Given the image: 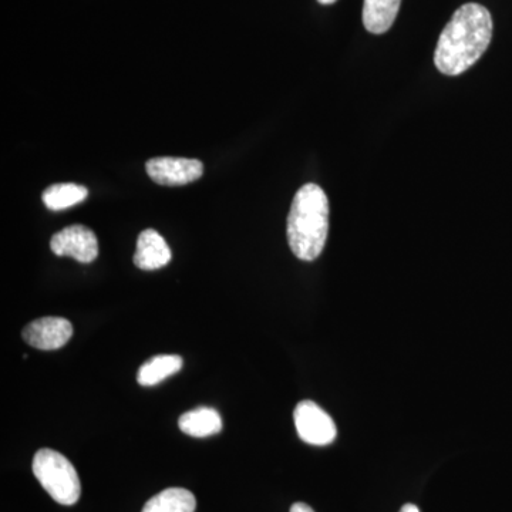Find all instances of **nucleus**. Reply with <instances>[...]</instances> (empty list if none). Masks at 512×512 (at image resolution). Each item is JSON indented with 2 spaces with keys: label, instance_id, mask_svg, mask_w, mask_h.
<instances>
[{
  "label": "nucleus",
  "instance_id": "11",
  "mask_svg": "<svg viewBox=\"0 0 512 512\" xmlns=\"http://www.w3.org/2000/svg\"><path fill=\"white\" fill-rule=\"evenodd\" d=\"M197 500L185 488H167L147 501L141 512H195Z\"/></svg>",
  "mask_w": 512,
  "mask_h": 512
},
{
  "label": "nucleus",
  "instance_id": "13",
  "mask_svg": "<svg viewBox=\"0 0 512 512\" xmlns=\"http://www.w3.org/2000/svg\"><path fill=\"white\" fill-rule=\"evenodd\" d=\"M89 191L77 184H55L43 192L42 200L49 210L63 211L86 200Z\"/></svg>",
  "mask_w": 512,
  "mask_h": 512
},
{
  "label": "nucleus",
  "instance_id": "14",
  "mask_svg": "<svg viewBox=\"0 0 512 512\" xmlns=\"http://www.w3.org/2000/svg\"><path fill=\"white\" fill-rule=\"evenodd\" d=\"M291 512H315L305 503H295L291 507Z\"/></svg>",
  "mask_w": 512,
  "mask_h": 512
},
{
  "label": "nucleus",
  "instance_id": "4",
  "mask_svg": "<svg viewBox=\"0 0 512 512\" xmlns=\"http://www.w3.org/2000/svg\"><path fill=\"white\" fill-rule=\"evenodd\" d=\"M293 419L298 436L312 446H328L338 436L335 421L311 400H305L296 406Z\"/></svg>",
  "mask_w": 512,
  "mask_h": 512
},
{
  "label": "nucleus",
  "instance_id": "9",
  "mask_svg": "<svg viewBox=\"0 0 512 512\" xmlns=\"http://www.w3.org/2000/svg\"><path fill=\"white\" fill-rule=\"evenodd\" d=\"M402 0H365L363 3V25L373 35H383L392 28L399 13Z\"/></svg>",
  "mask_w": 512,
  "mask_h": 512
},
{
  "label": "nucleus",
  "instance_id": "15",
  "mask_svg": "<svg viewBox=\"0 0 512 512\" xmlns=\"http://www.w3.org/2000/svg\"><path fill=\"white\" fill-rule=\"evenodd\" d=\"M400 512H420V510L416 507V505L406 504L403 505V508L400 510Z\"/></svg>",
  "mask_w": 512,
  "mask_h": 512
},
{
  "label": "nucleus",
  "instance_id": "1",
  "mask_svg": "<svg viewBox=\"0 0 512 512\" xmlns=\"http://www.w3.org/2000/svg\"><path fill=\"white\" fill-rule=\"evenodd\" d=\"M493 37V18L487 8L467 3L456 10L441 32L434 63L440 73L458 76L474 66Z\"/></svg>",
  "mask_w": 512,
  "mask_h": 512
},
{
  "label": "nucleus",
  "instance_id": "12",
  "mask_svg": "<svg viewBox=\"0 0 512 512\" xmlns=\"http://www.w3.org/2000/svg\"><path fill=\"white\" fill-rule=\"evenodd\" d=\"M183 359L177 355H160L147 360L138 369L137 382L140 386L150 387L160 384L168 377L180 372Z\"/></svg>",
  "mask_w": 512,
  "mask_h": 512
},
{
  "label": "nucleus",
  "instance_id": "6",
  "mask_svg": "<svg viewBox=\"0 0 512 512\" xmlns=\"http://www.w3.org/2000/svg\"><path fill=\"white\" fill-rule=\"evenodd\" d=\"M50 248L57 256H70L80 264H90L99 256V241L92 229L70 225L50 239Z\"/></svg>",
  "mask_w": 512,
  "mask_h": 512
},
{
  "label": "nucleus",
  "instance_id": "5",
  "mask_svg": "<svg viewBox=\"0 0 512 512\" xmlns=\"http://www.w3.org/2000/svg\"><path fill=\"white\" fill-rule=\"evenodd\" d=\"M146 170L154 183L165 187H180L201 178L204 165L200 160L192 158L156 157L147 161Z\"/></svg>",
  "mask_w": 512,
  "mask_h": 512
},
{
  "label": "nucleus",
  "instance_id": "16",
  "mask_svg": "<svg viewBox=\"0 0 512 512\" xmlns=\"http://www.w3.org/2000/svg\"><path fill=\"white\" fill-rule=\"evenodd\" d=\"M320 5H333V3L338 2V0H318Z\"/></svg>",
  "mask_w": 512,
  "mask_h": 512
},
{
  "label": "nucleus",
  "instance_id": "8",
  "mask_svg": "<svg viewBox=\"0 0 512 512\" xmlns=\"http://www.w3.org/2000/svg\"><path fill=\"white\" fill-rule=\"evenodd\" d=\"M171 249L156 229H146L137 239L134 265L143 271H157L170 264Z\"/></svg>",
  "mask_w": 512,
  "mask_h": 512
},
{
  "label": "nucleus",
  "instance_id": "10",
  "mask_svg": "<svg viewBox=\"0 0 512 512\" xmlns=\"http://www.w3.org/2000/svg\"><path fill=\"white\" fill-rule=\"evenodd\" d=\"M178 427L184 434L191 437L214 436L222 430V419L217 410L210 407H200L183 414L178 420Z\"/></svg>",
  "mask_w": 512,
  "mask_h": 512
},
{
  "label": "nucleus",
  "instance_id": "2",
  "mask_svg": "<svg viewBox=\"0 0 512 512\" xmlns=\"http://www.w3.org/2000/svg\"><path fill=\"white\" fill-rule=\"evenodd\" d=\"M329 232V201L325 191L316 184L303 185L293 198L289 211V247L301 261H315L323 248Z\"/></svg>",
  "mask_w": 512,
  "mask_h": 512
},
{
  "label": "nucleus",
  "instance_id": "7",
  "mask_svg": "<svg viewBox=\"0 0 512 512\" xmlns=\"http://www.w3.org/2000/svg\"><path fill=\"white\" fill-rule=\"evenodd\" d=\"M23 339L32 348L57 350L63 348L73 336V326L64 318H40L29 323L22 333Z\"/></svg>",
  "mask_w": 512,
  "mask_h": 512
},
{
  "label": "nucleus",
  "instance_id": "3",
  "mask_svg": "<svg viewBox=\"0 0 512 512\" xmlns=\"http://www.w3.org/2000/svg\"><path fill=\"white\" fill-rule=\"evenodd\" d=\"M33 474L47 494L62 505H74L82 494L79 474L63 454L42 448L33 458Z\"/></svg>",
  "mask_w": 512,
  "mask_h": 512
}]
</instances>
